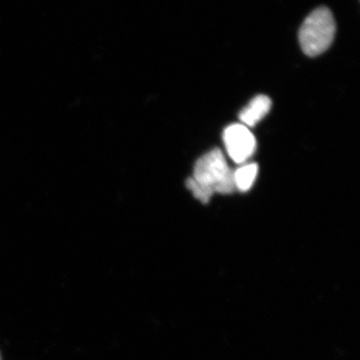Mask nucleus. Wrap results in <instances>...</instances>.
<instances>
[{"label": "nucleus", "instance_id": "1", "mask_svg": "<svg viewBox=\"0 0 360 360\" xmlns=\"http://www.w3.org/2000/svg\"><path fill=\"white\" fill-rule=\"evenodd\" d=\"M336 25L328 7H319L303 21L300 30V44L309 58L328 51L335 39Z\"/></svg>", "mask_w": 360, "mask_h": 360}, {"label": "nucleus", "instance_id": "2", "mask_svg": "<svg viewBox=\"0 0 360 360\" xmlns=\"http://www.w3.org/2000/svg\"><path fill=\"white\" fill-rule=\"evenodd\" d=\"M193 179L213 193L231 194L236 191L233 170L219 148L213 149L198 160Z\"/></svg>", "mask_w": 360, "mask_h": 360}, {"label": "nucleus", "instance_id": "3", "mask_svg": "<svg viewBox=\"0 0 360 360\" xmlns=\"http://www.w3.org/2000/svg\"><path fill=\"white\" fill-rule=\"evenodd\" d=\"M224 141L229 158L238 165H245L257 150V141L248 127L240 123L224 130Z\"/></svg>", "mask_w": 360, "mask_h": 360}, {"label": "nucleus", "instance_id": "4", "mask_svg": "<svg viewBox=\"0 0 360 360\" xmlns=\"http://www.w3.org/2000/svg\"><path fill=\"white\" fill-rule=\"evenodd\" d=\"M271 108V101L269 96H255L245 108L239 113V120L246 127H253L264 118Z\"/></svg>", "mask_w": 360, "mask_h": 360}, {"label": "nucleus", "instance_id": "5", "mask_svg": "<svg viewBox=\"0 0 360 360\" xmlns=\"http://www.w3.org/2000/svg\"><path fill=\"white\" fill-rule=\"evenodd\" d=\"M258 174L257 163H246L233 172L234 186L236 191L246 193L250 191Z\"/></svg>", "mask_w": 360, "mask_h": 360}, {"label": "nucleus", "instance_id": "6", "mask_svg": "<svg viewBox=\"0 0 360 360\" xmlns=\"http://www.w3.org/2000/svg\"><path fill=\"white\" fill-rule=\"evenodd\" d=\"M186 187L191 191V193L193 194L196 200H200V202L205 203V205L210 202V198H212V196L214 194L212 191H210V189L206 188V187L201 186L198 181H195L193 177H189V179L186 180Z\"/></svg>", "mask_w": 360, "mask_h": 360}]
</instances>
